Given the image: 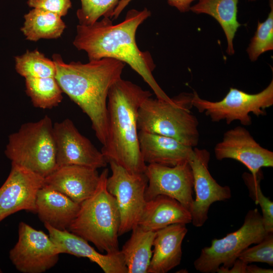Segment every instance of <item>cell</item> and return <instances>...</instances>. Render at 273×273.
<instances>
[{
    "instance_id": "cell-1",
    "label": "cell",
    "mask_w": 273,
    "mask_h": 273,
    "mask_svg": "<svg viewBox=\"0 0 273 273\" xmlns=\"http://www.w3.org/2000/svg\"><path fill=\"white\" fill-rule=\"evenodd\" d=\"M150 16L151 12L146 8L142 11L131 9L124 20L116 25L108 17L89 25L78 24L73 44L78 50L86 53L89 61L110 58L128 64L150 86L157 99L170 102L172 98L153 76L156 66L150 53L140 50L136 43L138 28Z\"/></svg>"
},
{
    "instance_id": "cell-2",
    "label": "cell",
    "mask_w": 273,
    "mask_h": 273,
    "mask_svg": "<svg viewBox=\"0 0 273 273\" xmlns=\"http://www.w3.org/2000/svg\"><path fill=\"white\" fill-rule=\"evenodd\" d=\"M55 77L63 92L89 117L93 129L103 146L107 136V98L111 86L121 78L125 63L110 58L65 63L60 54L52 56Z\"/></svg>"
},
{
    "instance_id": "cell-3",
    "label": "cell",
    "mask_w": 273,
    "mask_h": 273,
    "mask_svg": "<svg viewBox=\"0 0 273 273\" xmlns=\"http://www.w3.org/2000/svg\"><path fill=\"white\" fill-rule=\"evenodd\" d=\"M152 94L120 78L110 87L107 98V136L101 152L131 173H144L147 165L140 149L138 117L142 103Z\"/></svg>"
},
{
    "instance_id": "cell-4",
    "label": "cell",
    "mask_w": 273,
    "mask_h": 273,
    "mask_svg": "<svg viewBox=\"0 0 273 273\" xmlns=\"http://www.w3.org/2000/svg\"><path fill=\"white\" fill-rule=\"evenodd\" d=\"M109 171L100 174L94 193L80 204L79 211L68 230L92 243L101 252H119L118 237L120 214L114 197L108 191Z\"/></svg>"
},
{
    "instance_id": "cell-5",
    "label": "cell",
    "mask_w": 273,
    "mask_h": 273,
    "mask_svg": "<svg viewBox=\"0 0 273 273\" xmlns=\"http://www.w3.org/2000/svg\"><path fill=\"white\" fill-rule=\"evenodd\" d=\"M193 96V93H183L170 102L147 98L139 109L138 129L169 136L195 147L199 141V122L191 111Z\"/></svg>"
},
{
    "instance_id": "cell-6",
    "label": "cell",
    "mask_w": 273,
    "mask_h": 273,
    "mask_svg": "<svg viewBox=\"0 0 273 273\" xmlns=\"http://www.w3.org/2000/svg\"><path fill=\"white\" fill-rule=\"evenodd\" d=\"M12 163L46 177L57 167L56 151L51 118L21 125L11 134L5 151Z\"/></svg>"
},
{
    "instance_id": "cell-7",
    "label": "cell",
    "mask_w": 273,
    "mask_h": 273,
    "mask_svg": "<svg viewBox=\"0 0 273 273\" xmlns=\"http://www.w3.org/2000/svg\"><path fill=\"white\" fill-rule=\"evenodd\" d=\"M267 234L258 209L250 210L240 228L222 238L213 239L210 246L201 250L194 267L202 273L216 272L220 266L230 268L243 250L260 242Z\"/></svg>"
},
{
    "instance_id": "cell-8",
    "label": "cell",
    "mask_w": 273,
    "mask_h": 273,
    "mask_svg": "<svg viewBox=\"0 0 273 273\" xmlns=\"http://www.w3.org/2000/svg\"><path fill=\"white\" fill-rule=\"evenodd\" d=\"M193 107L204 113L213 122L225 120L227 124L238 120L245 126L252 124L249 114L258 117L266 115L265 109L273 105V79L261 92L250 94L231 87L220 101L212 102L201 98L194 91Z\"/></svg>"
},
{
    "instance_id": "cell-9",
    "label": "cell",
    "mask_w": 273,
    "mask_h": 273,
    "mask_svg": "<svg viewBox=\"0 0 273 273\" xmlns=\"http://www.w3.org/2000/svg\"><path fill=\"white\" fill-rule=\"evenodd\" d=\"M108 163L112 174L107 177L106 187L118 208L120 218L118 235L121 236L139 224L146 202L148 178L145 172L131 173L113 161Z\"/></svg>"
},
{
    "instance_id": "cell-10",
    "label": "cell",
    "mask_w": 273,
    "mask_h": 273,
    "mask_svg": "<svg viewBox=\"0 0 273 273\" xmlns=\"http://www.w3.org/2000/svg\"><path fill=\"white\" fill-rule=\"evenodd\" d=\"M59 250L43 232L20 222L18 240L9 252L16 269L23 273H41L54 267L59 260Z\"/></svg>"
},
{
    "instance_id": "cell-11",
    "label": "cell",
    "mask_w": 273,
    "mask_h": 273,
    "mask_svg": "<svg viewBox=\"0 0 273 273\" xmlns=\"http://www.w3.org/2000/svg\"><path fill=\"white\" fill-rule=\"evenodd\" d=\"M145 173L148 178L146 201L165 195L178 201L191 213L194 200V178L189 162L174 166L149 164Z\"/></svg>"
},
{
    "instance_id": "cell-12",
    "label": "cell",
    "mask_w": 273,
    "mask_h": 273,
    "mask_svg": "<svg viewBox=\"0 0 273 273\" xmlns=\"http://www.w3.org/2000/svg\"><path fill=\"white\" fill-rule=\"evenodd\" d=\"M57 166L75 165L97 169L108 162L90 141L82 135L70 119L53 124Z\"/></svg>"
},
{
    "instance_id": "cell-13",
    "label": "cell",
    "mask_w": 273,
    "mask_h": 273,
    "mask_svg": "<svg viewBox=\"0 0 273 273\" xmlns=\"http://www.w3.org/2000/svg\"><path fill=\"white\" fill-rule=\"evenodd\" d=\"M210 159V153L206 149L194 147L192 157L189 161L193 172L196 194L191 212V223L195 227L204 225L212 204L230 199L232 197L230 188L218 184L209 172Z\"/></svg>"
},
{
    "instance_id": "cell-14",
    "label": "cell",
    "mask_w": 273,
    "mask_h": 273,
    "mask_svg": "<svg viewBox=\"0 0 273 273\" xmlns=\"http://www.w3.org/2000/svg\"><path fill=\"white\" fill-rule=\"evenodd\" d=\"M44 178L18 165L12 163L10 174L0 188V222L21 210L36 213V200Z\"/></svg>"
},
{
    "instance_id": "cell-15",
    "label": "cell",
    "mask_w": 273,
    "mask_h": 273,
    "mask_svg": "<svg viewBox=\"0 0 273 273\" xmlns=\"http://www.w3.org/2000/svg\"><path fill=\"white\" fill-rule=\"evenodd\" d=\"M218 160L231 159L245 165L253 176L262 167L273 166V152L261 147L245 127L238 126L226 131L215 146Z\"/></svg>"
},
{
    "instance_id": "cell-16",
    "label": "cell",
    "mask_w": 273,
    "mask_h": 273,
    "mask_svg": "<svg viewBox=\"0 0 273 273\" xmlns=\"http://www.w3.org/2000/svg\"><path fill=\"white\" fill-rule=\"evenodd\" d=\"M99 180L97 169L69 165L58 166L44 177V185L80 204L94 193Z\"/></svg>"
},
{
    "instance_id": "cell-17",
    "label": "cell",
    "mask_w": 273,
    "mask_h": 273,
    "mask_svg": "<svg viewBox=\"0 0 273 273\" xmlns=\"http://www.w3.org/2000/svg\"><path fill=\"white\" fill-rule=\"evenodd\" d=\"M44 225L60 254L87 258L98 264L105 273H128L120 251L114 254H101L91 246L87 241L68 230H59L49 224Z\"/></svg>"
},
{
    "instance_id": "cell-18",
    "label": "cell",
    "mask_w": 273,
    "mask_h": 273,
    "mask_svg": "<svg viewBox=\"0 0 273 273\" xmlns=\"http://www.w3.org/2000/svg\"><path fill=\"white\" fill-rule=\"evenodd\" d=\"M138 135L140 151L146 163L174 166L189 162L193 155V147L174 138L142 130Z\"/></svg>"
},
{
    "instance_id": "cell-19",
    "label": "cell",
    "mask_w": 273,
    "mask_h": 273,
    "mask_svg": "<svg viewBox=\"0 0 273 273\" xmlns=\"http://www.w3.org/2000/svg\"><path fill=\"white\" fill-rule=\"evenodd\" d=\"M186 225L173 224L156 232L147 273H166L180 264L182 243L188 232Z\"/></svg>"
},
{
    "instance_id": "cell-20",
    "label": "cell",
    "mask_w": 273,
    "mask_h": 273,
    "mask_svg": "<svg viewBox=\"0 0 273 273\" xmlns=\"http://www.w3.org/2000/svg\"><path fill=\"white\" fill-rule=\"evenodd\" d=\"M36 207V213L44 224L63 231L68 230L79 211L80 204L44 185L37 193Z\"/></svg>"
},
{
    "instance_id": "cell-21",
    "label": "cell",
    "mask_w": 273,
    "mask_h": 273,
    "mask_svg": "<svg viewBox=\"0 0 273 273\" xmlns=\"http://www.w3.org/2000/svg\"><path fill=\"white\" fill-rule=\"evenodd\" d=\"M192 222L190 212L176 200L160 195L147 201L138 225L153 232L176 223Z\"/></svg>"
},
{
    "instance_id": "cell-22",
    "label": "cell",
    "mask_w": 273,
    "mask_h": 273,
    "mask_svg": "<svg viewBox=\"0 0 273 273\" xmlns=\"http://www.w3.org/2000/svg\"><path fill=\"white\" fill-rule=\"evenodd\" d=\"M120 252L128 273H147L152 256L156 232L144 230L138 225Z\"/></svg>"
},
{
    "instance_id": "cell-23",
    "label": "cell",
    "mask_w": 273,
    "mask_h": 273,
    "mask_svg": "<svg viewBox=\"0 0 273 273\" xmlns=\"http://www.w3.org/2000/svg\"><path fill=\"white\" fill-rule=\"evenodd\" d=\"M239 0H199L190 10L197 14H208L219 23L227 40L226 52L229 55L235 53L233 39L241 25L237 20V5Z\"/></svg>"
},
{
    "instance_id": "cell-24",
    "label": "cell",
    "mask_w": 273,
    "mask_h": 273,
    "mask_svg": "<svg viewBox=\"0 0 273 273\" xmlns=\"http://www.w3.org/2000/svg\"><path fill=\"white\" fill-rule=\"evenodd\" d=\"M24 19L20 30L26 39L31 41L58 38L66 28L61 16L42 9L33 8L24 15Z\"/></svg>"
},
{
    "instance_id": "cell-25",
    "label": "cell",
    "mask_w": 273,
    "mask_h": 273,
    "mask_svg": "<svg viewBox=\"0 0 273 273\" xmlns=\"http://www.w3.org/2000/svg\"><path fill=\"white\" fill-rule=\"evenodd\" d=\"M25 79L26 94L34 107L52 109L62 102L63 92L55 77Z\"/></svg>"
},
{
    "instance_id": "cell-26",
    "label": "cell",
    "mask_w": 273,
    "mask_h": 273,
    "mask_svg": "<svg viewBox=\"0 0 273 273\" xmlns=\"http://www.w3.org/2000/svg\"><path fill=\"white\" fill-rule=\"evenodd\" d=\"M15 67L16 72L25 78L55 77L56 72L53 60L37 50H27L15 56Z\"/></svg>"
},
{
    "instance_id": "cell-27",
    "label": "cell",
    "mask_w": 273,
    "mask_h": 273,
    "mask_svg": "<svg viewBox=\"0 0 273 273\" xmlns=\"http://www.w3.org/2000/svg\"><path fill=\"white\" fill-rule=\"evenodd\" d=\"M263 177L261 170L256 176L248 172L242 174V179L248 189L250 197L261 208V215L266 232L273 233V202L262 192L260 181Z\"/></svg>"
},
{
    "instance_id": "cell-28",
    "label": "cell",
    "mask_w": 273,
    "mask_h": 273,
    "mask_svg": "<svg viewBox=\"0 0 273 273\" xmlns=\"http://www.w3.org/2000/svg\"><path fill=\"white\" fill-rule=\"evenodd\" d=\"M270 11L266 19L258 22L256 31L252 38L247 52L252 61H256L265 52L273 50V1L269 0Z\"/></svg>"
},
{
    "instance_id": "cell-29",
    "label": "cell",
    "mask_w": 273,
    "mask_h": 273,
    "mask_svg": "<svg viewBox=\"0 0 273 273\" xmlns=\"http://www.w3.org/2000/svg\"><path fill=\"white\" fill-rule=\"evenodd\" d=\"M81 8L76 16L79 24L89 25L101 17L111 19L112 15L119 0H80Z\"/></svg>"
},
{
    "instance_id": "cell-30",
    "label": "cell",
    "mask_w": 273,
    "mask_h": 273,
    "mask_svg": "<svg viewBox=\"0 0 273 273\" xmlns=\"http://www.w3.org/2000/svg\"><path fill=\"white\" fill-rule=\"evenodd\" d=\"M238 258L247 264L252 262L265 263L273 265V233L267 234L259 243L243 250Z\"/></svg>"
},
{
    "instance_id": "cell-31",
    "label": "cell",
    "mask_w": 273,
    "mask_h": 273,
    "mask_svg": "<svg viewBox=\"0 0 273 273\" xmlns=\"http://www.w3.org/2000/svg\"><path fill=\"white\" fill-rule=\"evenodd\" d=\"M27 5L55 13L61 17L66 16L72 7L71 0H27Z\"/></svg>"
},
{
    "instance_id": "cell-32",
    "label": "cell",
    "mask_w": 273,
    "mask_h": 273,
    "mask_svg": "<svg viewBox=\"0 0 273 273\" xmlns=\"http://www.w3.org/2000/svg\"><path fill=\"white\" fill-rule=\"evenodd\" d=\"M132 0H119L112 15L111 19H116L121 12ZM195 0H168V4L175 7L180 12L190 10L191 3Z\"/></svg>"
},
{
    "instance_id": "cell-33",
    "label": "cell",
    "mask_w": 273,
    "mask_h": 273,
    "mask_svg": "<svg viewBox=\"0 0 273 273\" xmlns=\"http://www.w3.org/2000/svg\"><path fill=\"white\" fill-rule=\"evenodd\" d=\"M248 264L237 258L230 268L220 266L216 270L218 273H247V266Z\"/></svg>"
},
{
    "instance_id": "cell-34",
    "label": "cell",
    "mask_w": 273,
    "mask_h": 273,
    "mask_svg": "<svg viewBox=\"0 0 273 273\" xmlns=\"http://www.w3.org/2000/svg\"><path fill=\"white\" fill-rule=\"evenodd\" d=\"M273 270L270 268H264L256 265H247V273H272Z\"/></svg>"
},
{
    "instance_id": "cell-35",
    "label": "cell",
    "mask_w": 273,
    "mask_h": 273,
    "mask_svg": "<svg viewBox=\"0 0 273 273\" xmlns=\"http://www.w3.org/2000/svg\"><path fill=\"white\" fill-rule=\"evenodd\" d=\"M249 1H256V0H248Z\"/></svg>"
},
{
    "instance_id": "cell-36",
    "label": "cell",
    "mask_w": 273,
    "mask_h": 273,
    "mask_svg": "<svg viewBox=\"0 0 273 273\" xmlns=\"http://www.w3.org/2000/svg\"><path fill=\"white\" fill-rule=\"evenodd\" d=\"M2 271L1 270V269H0V273L2 272Z\"/></svg>"
}]
</instances>
